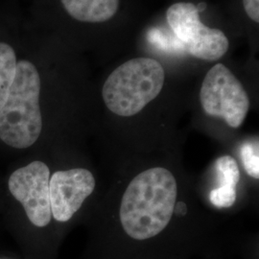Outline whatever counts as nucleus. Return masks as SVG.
Segmentation results:
<instances>
[{"instance_id":"f257e3e1","label":"nucleus","mask_w":259,"mask_h":259,"mask_svg":"<svg viewBox=\"0 0 259 259\" xmlns=\"http://www.w3.org/2000/svg\"><path fill=\"white\" fill-rule=\"evenodd\" d=\"M177 195L176 179L166 168L141 172L122 197L119 216L124 232L136 240L150 239L163 232L172 219Z\"/></svg>"},{"instance_id":"f03ea898","label":"nucleus","mask_w":259,"mask_h":259,"mask_svg":"<svg viewBox=\"0 0 259 259\" xmlns=\"http://www.w3.org/2000/svg\"><path fill=\"white\" fill-rule=\"evenodd\" d=\"M40 77L27 60L18 62L14 83L0 110V139L16 149L31 147L42 130Z\"/></svg>"},{"instance_id":"7ed1b4c3","label":"nucleus","mask_w":259,"mask_h":259,"mask_svg":"<svg viewBox=\"0 0 259 259\" xmlns=\"http://www.w3.org/2000/svg\"><path fill=\"white\" fill-rule=\"evenodd\" d=\"M165 80L164 68L151 58H136L111 72L103 85L107 108L116 115L138 114L160 93Z\"/></svg>"},{"instance_id":"20e7f679","label":"nucleus","mask_w":259,"mask_h":259,"mask_svg":"<svg viewBox=\"0 0 259 259\" xmlns=\"http://www.w3.org/2000/svg\"><path fill=\"white\" fill-rule=\"evenodd\" d=\"M200 101L208 116L222 118L232 128L243 124L250 109V98L240 81L223 64L211 67L205 75Z\"/></svg>"},{"instance_id":"39448f33","label":"nucleus","mask_w":259,"mask_h":259,"mask_svg":"<svg viewBox=\"0 0 259 259\" xmlns=\"http://www.w3.org/2000/svg\"><path fill=\"white\" fill-rule=\"evenodd\" d=\"M166 19L177 37L190 55L204 61H217L230 47L227 36L219 29L205 26L200 19L199 8L190 2H178L170 6Z\"/></svg>"},{"instance_id":"423d86ee","label":"nucleus","mask_w":259,"mask_h":259,"mask_svg":"<svg viewBox=\"0 0 259 259\" xmlns=\"http://www.w3.org/2000/svg\"><path fill=\"white\" fill-rule=\"evenodd\" d=\"M50 170L42 161H33L16 170L9 178L10 192L22 204L29 221L47 227L52 213L49 197Z\"/></svg>"},{"instance_id":"0eeeda50","label":"nucleus","mask_w":259,"mask_h":259,"mask_svg":"<svg viewBox=\"0 0 259 259\" xmlns=\"http://www.w3.org/2000/svg\"><path fill=\"white\" fill-rule=\"evenodd\" d=\"M95 179L83 168L57 171L49 181V197L52 217L56 221H69L84 200L93 194Z\"/></svg>"},{"instance_id":"6e6552de","label":"nucleus","mask_w":259,"mask_h":259,"mask_svg":"<svg viewBox=\"0 0 259 259\" xmlns=\"http://www.w3.org/2000/svg\"><path fill=\"white\" fill-rule=\"evenodd\" d=\"M66 13L81 22L99 23L117 13L119 0H62Z\"/></svg>"},{"instance_id":"1a4fd4ad","label":"nucleus","mask_w":259,"mask_h":259,"mask_svg":"<svg viewBox=\"0 0 259 259\" xmlns=\"http://www.w3.org/2000/svg\"><path fill=\"white\" fill-rule=\"evenodd\" d=\"M16 51L6 42L0 41V110L6 101L17 72Z\"/></svg>"},{"instance_id":"9d476101","label":"nucleus","mask_w":259,"mask_h":259,"mask_svg":"<svg viewBox=\"0 0 259 259\" xmlns=\"http://www.w3.org/2000/svg\"><path fill=\"white\" fill-rule=\"evenodd\" d=\"M221 186H231L236 188L240 181V171L237 161L231 156L220 157L215 162Z\"/></svg>"},{"instance_id":"9b49d317","label":"nucleus","mask_w":259,"mask_h":259,"mask_svg":"<svg viewBox=\"0 0 259 259\" xmlns=\"http://www.w3.org/2000/svg\"><path fill=\"white\" fill-rule=\"evenodd\" d=\"M258 140L246 142L240 149L241 158L245 171L253 179L259 178Z\"/></svg>"},{"instance_id":"f8f14e48","label":"nucleus","mask_w":259,"mask_h":259,"mask_svg":"<svg viewBox=\"0 0 259 259\" xmlns=\"http://www.w3.org/2000/svg\"><path fill=\"white\" fill-rule=\"evenodd\" d=\"M210 203L219 208H228L236 201V189L231 186H220L209 193Z\"/></svg>"},{"instance_id":"ddd939ff","label":"nucleus","mask_w":259,"mask_h":259,"mask_svg":"<svg viewBox=\"0 0 259 259\" xmlns=\"http://www.w3.org/2000/svg\"><path fill=\"white\" fill-rule=\"evenodd\" d=\"M246 14L252 21L259 22V0H243Z\"/></svg>"}]
</instances>
